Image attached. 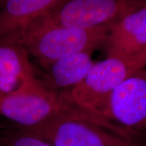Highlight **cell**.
Masks as SVG:
<instances>
[{"instance_id":"cell-1","label":"cell","mask_w":146,"mask_h":146,"mask_svg":"<svg viewBox=\"0 0 146 146\" xmlns=\"http://www.w3.org/2000/svg\"><path fill=\"white\" fill-rule=\"evenodd\" d=\"M145 67L146 50L132 56H108L95 62L81 83L62 91L67 101L76 108L106 119L112 93L128 77Z\"/></svg>"},{"instance_id":"cell-2","label":"cell","mask_w":146,"mask_h":146,"mask_svg":"<svg viewBox=\"0 0 146 146\" xmlns=\"http://www.w3.org/2000/svg\"><path fill=\"white\" fill-rule=\"evenodd\" d=\"M74 112L62 91L51 90L37 78L0 96V116L18 127H33L58 115L72 116Z\"/></svg>"},{"instance_id":"cell-3","label":"cell","mask_w":146,"mask_h":146,"mask_svg":"<svg viewBox=\"0 0 146 146\" xmlns=\"http://www.w3.org/2000/svg\"><path fill=\"white\" fill-rule=\"evenodd\" d=\"M145 4L146 0H68L36 22L22 41L50 27L110 26Z\"/></svg>"},{"instance_id":"cell-4","label":"cell","mask_w":146,"mask_h":146,"mask_svg":"<svg viewBox=\"0 0 146 146\" xmlns=\"http://www.w3.org/2000/svg\"><path fill=\"white\" fill-rule=\"evenodd\" d=\"M110 26L96 28L54 27L25 38L20 46L26 49L43 68L65 56L93 52L106 41Z\"/></svg>"},{"instance_id":"cell-5","label":"cell","mask_w":146,"mask_h":146,"mask_svg":"<svg viewBox=\"0 0 146 146\" xmlns=\"http://www.w3.org/2000/svg\"><path fill=\"white\" fill-rule=\"evenodd\" d=\"M18 128L39 137L52 146H137L131 139L101 125L64 114L33 127Z\"/></svg>"},{"instance_id":"cell-6","label":"cell","mask_w":146,"mask_h":146,"mask_svg":"<svg viewBox=\"0 0 146 146\" xmlns=\"http://www.w3.org/2000/svg\"><path fill=\"white\" fill-rule=\"evenodd\" d=\"M105 118L133 132L146 128V67L128 77L113 91Z\"/></svg>"},{"instance_id":"cell-7","label":"cell","mask_w":146,"mask_h":146,"mask_svg":"<svg viewBox=\"0 0 146 146\" xmlns=\"http://www.w3.org/2000/svg\"><path fill=\"white\" fill-rule=\"evenodd\" d=\"M68 0H6L0 8V43L18 45L38 21Z\"/></svg>"},{"instance_id":"cell-8","label":"cell","mask_w":146,"mask_h":146,"mask_svg":"<svg viewBox=\"0 0 146 146\" xmlns=\"http://www.w3.org/2000/svg\"><path fill=\"white\" fill-rule=\"evenodd\" d=\"M108 56H129L146 50V4L110 25Z\"/></svg>"},{"instance_id":"cell-9","label":"cell","mask_w":146,"mask_h":146,"mask_svg":"<svg viewBox=\"0 0 146 146\" xmlns=\"http://www.w3.org/2000/svg\"><path fill=\"white\" fill-rule=\"evenodd\" d=\"M26 49L0 43V96L15 91L27 82L37 78Z\"/></svg>"},{"instance_id":"cell-10","label":"cell","mask_w":146,"mask_h":146,"mask_svg":"<svg viewBox=\"0 0 146 146\" xmlns=\"http://www.w3.org/2000/svg\"><path fill=\"white\" fill-rule=\"evenodd\" d=\"M92 53H76L53 62L45 68L48 73L45 86L51 90L61 91L81 83L95 64Z\"/></svg>"},{"instance_id":"cell-11","label":"cell","mask_w":146,"mask_h":146,"mask_svg":"<svg viewBox=\"0 0 146 146\" xmlns=\"http://www.w3.org/2000/svg\"><path fill=\"white\" fill-rule=\"evenodd\" d=\"M0 146H52L39 137L17 127L0 133Z\"/></svg>"},{"instance_id":"cell-12","label":"cell","mask_w":146,"mask_h":146,"mask_svg":"<svg viewBox=\"0 0 146 146\" xmlns=\"http://www.w3.org/2000/svg\"><path fill=\"white\" fill-rule=\"evenodd\" d=\"M5 1L6 0H0V8L3 5V3L5 2Z\"/></svg>"},{"instance_id":"cell-13","label":"cell","mask_w":146,"mask_h":146,"mask_svg":"<svg viewBox=\"0 0 146 146\" xmlns=\"http://www.w3.org/2000/svg\"><path fill=\"white\" fill-rule=\"evenodd\" d=\"M1 124H0V133H1Z\"/></svg>"}]
</instances>
